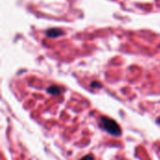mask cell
<instances>
[{"label":"cell","mask_w":160,"mask_h":160,"mask_svg":"<svg viewBox=\"0 0 160 160\" xmlns=\"http://www.w3.org/2000/svg\"><path fill=\"white\" fill-rule=\"evenodd\" d=\"M100 125L109 134H111L112 136H120L121 135V128L114 120L108 118L106 116H102L100 118Z\"/></svg>","instance_id":"1"},{"label":"cell","mask_w":160,"mask_h":160,"mask_svg":"<svg viewBox=\"0 0 160 160\" xmlns=\"http://www.w3.org/2000/svg\"><path fill=\"white\" fill-rule=\"evenodd\" d=\"M61 35H64V32L61 29L58 28H52V29H49L46 32V36L49 38H57Z\"/></svg>","instance_id":"2"},{"label":"cell","mask_w":160,"mask_h":160,"mask_svg":"<svg viewBox=\"0 0 160 160\" xmlns=\"http://www.w3.org/2000/svg\"><path fill=\"white\" fill-rule=\"evenodd\" d=\"M47 91H48V93H50V94H52V95H58V94L60 93V88H59L58 86L53 85V86H50V87L47 89Z\"/></svg>","instance_id":"3"},{"label":"cell","mask_w":160,"mask_h":160,"mask_svg":"<svg viewBox=\"0 0 160 160\" xmlns=\"http://www.w3.org/2000/svg\"><path fill=\"white\" fill-rule=\"evenodd\" d=\"M91 87H93V88H96V87L101 88V87H102V85H101L100 83H98V82H93L91 83Z\"/></svg>","instance_id":"4"},{"label":"cell","mask_w":160,"mask_h":160,"mask_svg":"<svg viewBox=\"0 0 160 160\" xmlns=\"http://www.w3.org/2000/svg\"><path fill=\"white\" fill-rule=\"evenodd\" d=\"M80 160H95V158H94V157H93V156H86V157H84V158H81Z\"/></svg>","instance_id":"5"}]
</instances>
